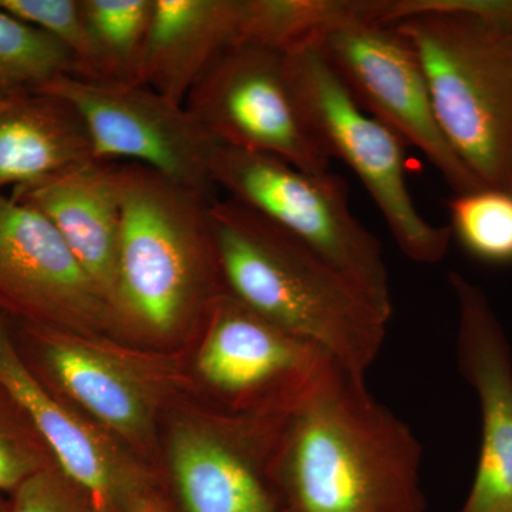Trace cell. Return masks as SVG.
<instances>
[{"label":"cell","mask_w":512,"mask_h":512,"mask_svg":"<svg viewBox=\"0 0 512 512\" xmlns=\"http://www.w3.org/2000/svg\"><path fill=\"white\" fill-rule=\"evenodd\" d=\"M16 343L35 375L131 443L153 431L173 389L170 367L106 336L83 335L13 318Z\"/></svg>","instance_id":"obj_8"},{"label":"cell","mask_w":512,"mask_h":512,"mask_svg":"<svg viewBox=\"0 0 512 512\" xmlns=\"http://www.w3.org/2000/svg\"><path fill=\"white\" fill-rule=\"evenodd\" d=\"M184 107L214 143L281 158L308 173L330 171L293 100L282 53L244 43L227 47Z\"/></svg>","instance_id":"obj_10"},{"label":"cell","mask_w":512,"mask_h":512,"mask_svg":"<svg viewBox=\"0 0 512 512\" xmlns=\"http://www.w3.org/2000/svg\"><path fill=\"white\" fill-rule=\"evenodd\" d=\"M0 512H8V505L3 504L2 500H0Z\"/></svg>","instance_id":"obj_27"},{"label":"cell","mask_w":512,"mask_h":512,"mask_svg":"<svg viewBox=\"0 0 512 512\" xmlns=\"http://www.w3.org/2000/svg\"><path fill=\"white\" fill-rule=\"evenodd\" d=\"M130 512H164L163 507L157 503L153 498L143 497L138 495L131 501Z\"/></svg>","instance_id":"obj_26"},{"label":"cell","mask_w":512,"mask_h":512,"mask_svg":"<svg viewBox=\"0 0 512 512\" xmlns=\"http://www.w3.org/2000/svg\"><path fill=\"white\" fill-rule=\"evenodd\" d=\"M70 484L55 466L46 468L12 494L8 512H74Z\"/></svg>","instance_id":"obj_25"},{"label":"cell","mask_w":512,"mask_h":512,"mask_svg":"<svg viewBox=\"0 0 512 512\" xmlns=\"http://www.w3.org/2000/svg\"><path fill=\"white\" fill-rule=\"evenodd\" d=\"M90 158L86 130L69 103L35 89L0 93V190Z\"/></svg>","instance_id":"obj_18"},{"label":"cell","mask_w":512,"mask_h":512,"mask_svg":"<svg viewBox=\"0 0 512 512\" xmlns=\"http://www.w3.org/2000/svg\"><path fill=\"white\" fill-rule=\"evenodd\" d=\"M282 421H194L175 427L170 463L187 512H288L276 477Z\"/></svg>","instance_id":"obj_13"},{"label":"cell","mask_w":512,"mask_h":512,"mask_svg":"<svg viewBox=\"0 0 512 512\" xmlns=\"http://www.w3.org/2000/svg\"><path fill=\"white\" fill-rule=\"evenodd\" d=\"M320 49L357 103L421 151L454 194L483 187L448 144L419 56L396 26L349 23L326 36Z\"/></svg>","instance_id":"obj_11"},{"label":"cell","mask_w":512,"mask_h":512,"mask_svg":"<svg viewBox=\"0 0 512 512\" xmlns=\"http://www.w3.org/2000/svg\"><path fill=\"white\" fill-rule=\"evenodd\" d=\"M339 366L315 343L292 335L222 292L204 322L202 382L249 419L284 420Z\"/></svg>","instance_id":"obj_7"},{"label":"cell","mask_w":512,"mask_h":512,"mask_svg":"<svg viewBox=\"0 0 512 512\" xmlns=\"http://www.w3.org/2000/svg\"><path fill=\"white\" fill-rule=\"evenodd\" d=\"M419 56L434 113L483 187L512 194V0H386Z\"/></svg>","instance_id":"obj_3"},{"label":"cell","mask_w":512,"mask_h":512,"mask_svg":"<svg viewBox=\"0 0 512 512\" xmlns=\"http://www.w3.org/2000/svg\"><path fill=\"white\" fill-rule=\"evenodd\" d=\"M239 0H153L141 84L184 106L218 55L237 43Z\"/></svg>","instance_id":"obj_17"},{"label":"cell","mask_w":512,"mask_h":512,"mask_svg":"<svg viewBox=\"0 0 512 512\" xmlns=\"http://www.w3.org/2000/svg\"><path fill=\"white\" fill-rule=\"evenodd\" d=\"M0 392L28 420L57 470L89 495L96 510H109L121 495L136 491L137 464L35 375L16 343L13 318L3 311Z\"/></svg>","instance_id":"obj_15"},{"label":"cell","mask_w":512,"mask_h":512,"mask_svg":"<svg viewBox=\"0 0 512 512\" xmlns=\"http://www.w3.org/2000/svg\"><path fill=\"white\" fill-rule=\"evenodd\" d=\"M275 461L288 512H426L419 439L340 366L282 421Z\"/></svg>","instance_id":"obj_1"},{"label":"cell","mask_w":512,"mask_h":512,"mask_svg":"<svg viewBox=\"0 0 512 512\" xmlns=\"http://www.w3.org/2000/svg\"><path fill=\"white\" fill-rule=\"evenodd\" d=\"M12 195L55 225L114 309L121 231L119 163L90 158L13 188Z\"/></svg>","instance_id":"obj_16"},{"label":"cell","mask_w":512,"mask_h":512,"mask_svg":"<svg viewBox=\"0 0 512 512\" xmlns=\"http://www.w3.org/2000/svg\"><path fill=\"white\" fill-rule=\"evenodd\" d=\"M53 466L28 420L0 392V494L12 495L29 478Z\"/></svg>","instance_id":"obj_24"},{"label":"cell","mask_w":512,"mask_h":512,"mask_svg":"<svg viewBox=\"0 0 512 512\" xmlns=\"http://www.w3.org/2000/svg\"><path fill=\"white\" fill-rule=\"evenodd\" d=\"M0 311L83 335L121 330L55 225L12 194H0Z\"/></svg>","instance_id":"obj_12"},{"label":"cell","mask_w":512,"mask_h":512,"mask_svg":"<svg viewBox=\"0 0 512 512\" xmlns=\"http://www.w3.org/2000/svg\"><path fill=\"white\" fill-rule=\"evenodd\" d=\"M382 0H239L237 45L285 53L353 22L380 23Z\"/></svg>","instance_id":"obj_19"},{"label":"cell","mask_w":512,"mask_h":512,"mask_svg":"<svg viewBox=\"0 0 512 512\" xmlns=\"http://www.w3.org/2000/svg\"><path fill=\"white\" fill-rule=\"evenodd\" d=\"M66 74L76 76V63L57 40L0 9V93L36 90Z\"/></svg>","instance_id":"obj_22"},{"label":"cell","mask_w":512,"mask_h":512,"mask_svg":"<svg viewBox=\"0 0 512 512\" xmlns=\"http://www.w3.org/2000/svg\"><path fill=\"white\" fill-rule=\"evenodd\" d=\"M210 222L224 291L365 379L392 315L312 249L239 202L214 198Z\"/></svg>","instance_id":"obj_2"},{"label":"cell","mask_w":512,"mask_h":512,"mask_svg":"<svg viewBox=\"0 0 512 512\" xmlns=\"http://www.w3.org/2000/svg\"><path fill=\"white\" fill-rule=\"evenodd\" d=\"M106 82L141 84L153 0H82Z\"/></svg>","instance_id":"obj_20"},{"label":"cell","mask_w":512,"mask_h":512,"mask_svg":"<svg viewBox=\"0 0 512 512\" xmlns=\"http://www.w3.org/2000/svg\"><path fill=\"white\" fill-rule=\"evenodd\" d=\"M210 180L228 198L312 249L392 315L382 244L350 210L345 178L332 171L308 173L281 158L215 143Z\"/></svg>","instance_id":"obj_5"},{"label":"cell","mask_w":512,"mask_h":512,"mask_svg":"<svg viewBox=\"0 0 512 512\" xmlns=\"http://www.w3.org/2000/svg\"><path fill=\"white\" fill-rule=\"evenodd\" d=\"M451 238L477 261L512 265V194L497 188L453 194L448 201Z\"/></svg>","instance_id":"obj_21"},{"label":"cell","mask_w":512,"mask_h":512,"mask_svg":"<svg viewBox=\"0 0 512 512\" xmlns=\"http://www.w3.org/2000/svg\"><path fill=\"white\" fill-rule=\"evenodd\" d=\"M0 9L57 40L72 55L77 77L106 82L82 0H0Z\"/></svg>","instance_id":"obj_23"},{"label":"cell","mask_w":512,"mask_h":512,"mask_svg":"<svg viewBox=\"0 0 512 512\" xmlns=\"http://www.w3.org/2000/svg\"><path fill=\"white\" fill-rule=\"evenodd\" d=\"M284 57L293 100L323 153L356 174L406 258L443 261L450 228L431 224L414 204L402 138L357 103L320 46L299 47Z\"/></svg>","instance_id":"obj_6"},{"label":"cell","mask_w":512,"mask_h":512,"mask_svg":"<svg viewBox=\"0 0 512 512\" xmlns=\"http://www.w3.org/2000/svg\"><path fill=\"white\" fill-rule=\"evenodd\" d=\"M69 103L82 120L94 160L133 163L212 198L214 141L180 104L146 84L60 76L39 87Z\"/></svg>","instance_id":"obj_9"},{"label":"cell","mask_w":512,"mask_h":512,"mask_svg":"<svg viewBox=\"0 0 512 512\" xmlns=\"http://www.w3.org/2000/svg\"><path fill=\"white\" fill-rule=\"evenodd\" d=\"M121 231L114 312L121 330L170 338L205 322L224 292L205 197L119 163Z\"/></svg>","instance_id":"obj_4"},{"label":"cell","mask_w":512,"mask_h":512,"mask_svg":"<svg viewBox=\"0 0 512 512\" xmlns=\"http://www.w3.org/2000/svg\"><path fill=\"white\" fill-rule=\"evenodd\" d=\"M458 309L457 355L481 414L476 474L460 512H512V352L483 289L448 275Z\"/></svg>","instance_id":"obj_14"}]
</instances>
